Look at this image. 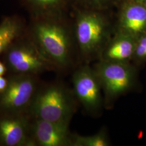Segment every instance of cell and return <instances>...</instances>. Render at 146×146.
I'll return each instance as SVG.
<instances>
[{
	"label": "cell",
	"mask_w": 146,
	"mask_h": 146,
	"mask_svg": "<svg viewBox=\"0 0 146 146\" xmlns=\"http://www.w3.org/2000/svg\"><path fill=\"white\" fill-rule=\"evenodd\" d=\"M50 15L31 16L27 33L55 70L66 69L73 61L68 31L60 21Z\"/></svg>",
	"instance_id": "6da1fadb"
},
{
	"label": "cell",
	"mask_w": 146,
	"mask_h": 146,
	"mask_svg": "<svg viewBox=\"0 0 146 146\" xmlns=\"http://www.w3.org/2000/svg\"><path fill=\"white\" fill-rule=\"evenodd\" d=\"M76 97L61 83L39 87L28 114L33 119L61 123H70L77 107Z\"/></svg>",
	"instance_id": "7a4b0ae2"
},
{
	"label": "cell",
	"mask_w": 146,
	"mask_h": 146,
	"mask_svg": "<svg viewBox=\"0 0 146 146\" xmlns=\"http://www.w3.org/2000/svg\"><path fill=\"white\" fill-rule=\"evenodd\" d=\"M93 68L102 89L104 106L108 108L120 96L135 88L137 84V69L131 62L99 60Z\"/></svg>",
	"instance_id": "3957f363"
},
{
	"label": "cell",
	"mask_w": 146,
	"mask_h": 146,
	"mask_svg": "<svg viewBox=\"0 0 146 146\" xmlns=\"http://www.w3.org/2000/svg\"><path fill=\"white\" fill-rule=\"evenodd\" d=\"M3 55L7 68L15 74L37 75L55 70L27 31Z\"/></svg>",
	"instance_id": "277c9868"
},
{
	"label": "cell",
	"mask_w": 146,
	"mask_h": 146,
	"mask_svg": "<svg viewBox=\"0 0 146 146\" xmlns=\"http://www.w3.org/2000/svg\"><path fill=\"white\" fill-rule=\"evenodd\" d=\"M39 87L36 75L14 74L0 94L1 114H27Z\"/></svg>",
	"instance_id": "5b68a950"
},
{
	"label": "cell",
	"mask_w": 146,
	"mask_h": 146,
	"mask_svg": "<svg viewBox=\"0 0 146 146\" xmlns=\"http://www.w3.org/2000/svg\"><path fill=\"white\" fill-rule=\"evenodd\" d=\"M73 92L78 102L91 115H99L104 106L103 91L93 68L88 64L78 67L73 74Z\"/></svg>",
	"instance_id": "8992f818"
},
{
	"label": "cell",
	"mask_w": 146,
	"mask_h": 146,
	"mask_svg": "<svg viewBox=\"0 0 146 146\" xmlns=\"http://www.w3.org/2000/svg\"><path fill=\"white\" fill-rule=\"evenodd\" d=\"M76 36L80 48L82 62L89 64L99 58L101 48L106 36V27L99 17L86 15L78 20Z\"/></svg>",
	"instance_id": "52a82bcc"
},
{
	"label": "cell",
	"mask_w": 146,
	"mask_h": 146,
	"mask_svg": "<svg viewBox=\"0 0 146 146\" xmlns=\"http://www.w3.org/2000/svg\"><path fill=\"white\" fill-rule=\"evenodd\" d=\"M69 123H55L33 119L31 136L34 146H73L74 134L69 129Z\"/></svg>",
	"instance_id": "ba28073f"
},
{
	"label": "cell",
	"mask_w": 146,
	"mask_h": 146,
	"mask_svg": "<svg viewBox=\"0 0 146 146\" xmlns=\"http://www.w3.org/2000/svg\"><path fill=\"white\" fill-rule=\"evenodd\" d=\"M26 114L0 115V146H34Z\"/></svg>",
	"instance_id": "9c48e42d"
},
{
	"label": "cell",
	"mask_w": 146,
	"mask_h": 146,
	"mask_svg": "<svg viewBox=\"0 0 146 146\" xmlns=\"http://www.w3.org/2000/svg\"><path fill=\"white\" fill-rule=\"evenodd\" d=\"M137 38L130 35L121 33L102 50L99 60L111 62H131L134 56Z\"/></svg>",
	"instance_id": "30bf717a"
},
{
	"label": "cell",
	"mask_w": 146,
	"mask_h": 146,
	"mask_svg": "<svg viewBox=\"0 0 146 146\" xmlns=\"http://www.w3.org/2000/svg\"><path fill=\"white\" fill-rule=\"evenodd\" d=\"M24 19L17 15L7 16L0 22V55L22 36L27 31Z\"/></svg>",
	"instance_id": "8fae6325"
},
{
	"label": "cell",
	"mask_w": 146,
	"mask_h": 146,
	"mask_svg": "<svg viewBox=\"0 0 146 146\" xmlns=\"http://www.w3.org/2000/svg\"><path fill=\"white\" fill-rule=\"evenodd\" d=\"M122 33L136 38L146 33V7L140 4L129 5L121 22Z\"/></svg>",
	"instance_id": "7c38bea8"
},
{
	"label": "cell",
	"mask_w": 146,
	"mask_h": 146,
	"mask_svg": "<svg viewBox=\"0 0 146 146\" xmlns=\"http://www.w3.org/2000/svg\"><path fill=\"white\" fill-rule=\"evenodd\" d=\"M31 16L49 15L50 11L58 8L63 0H20Z\"/></svg>",
	"instance_id": "4fadbf2b"
},
{
	"label": "cell",
	"mask_w": 146,
	"mask_h": 146,
	"mask_svg": "<svg viewBox=\"0 0 146 146\" xmlns=\"http://www.w3.org/2000/svg\"><path fill=\"white\" fill-rule=\"evenodd\" d=\"M110 140L104 129L93 135L82 136L74 134L73 146H108Z\"/></svg>",
	"instance_id": "5bb4252c"
},
{
	"label": "cell",
	"mask_w": 146,
	"mask_h": 146,
	"mask_svg": "<svg viewBox=\"0 0 146 146\" xmlns=\"http://www.w3.org/2000/svg\"><path fill=\"white\" fill-rule=\"evenodd\" d=\"M132 61L138 65L146 62V33L137 38Z\"/></svg>",
	"instance_id": "9a60e30c"
},
{
	"label": "cell",
	"mask_w": 146,
	"mask_h": 146,
	"mask_svg": "<svg viewBox=\"0 0 146 146\" xmlns=\"http://www.w3.org/2000/svg\"><path fill=\"white\" fill-rule=\"evenodd\" d=\"M8 83V79L0 76V94L5 91Z\"/></svg>",
	"instance_id": "2e32d148"
},
{
	"label": "cell",
	"mask_w": 146,
	"mask_h": 146,
	"mask_svg": "<svg viewBox=\"0 0 146 146\" xmlns=\"http://www.w3.org/2000/svg\"><path fill=\"white\" fill-rule=\"evenodd\" d=\"M7 70L8 69L7 68L5 63L2 62L0 61V76H3V75H5Z\"/></svg>",
	"instance_id": "e0dca14e"
},
{
	"label": "cell",
	"mask_w": 146,
	"mask_h": 146,
	"mask_svg": "<svg viewBox=\"0 0 146 146\" xmlns=\"http://www.w3.org/2000/svg\"><path fill=\"white\" fill-rule=\"evenodd\" d=\"M139 2H146V0H136Z\"/></svg>",
	"instance_id": "ac0fdd59"
},
{
	"label": "cell",
	"mask_w": 146,
	"mask_h": 146,
	"mask_svg": "<svg viewBox=\"0 0 146 146\" xmlns=\"http://www.w3.org/2000/svg\"></svg>",
	"instance_id": "d6986e66"
}]
</instances>
